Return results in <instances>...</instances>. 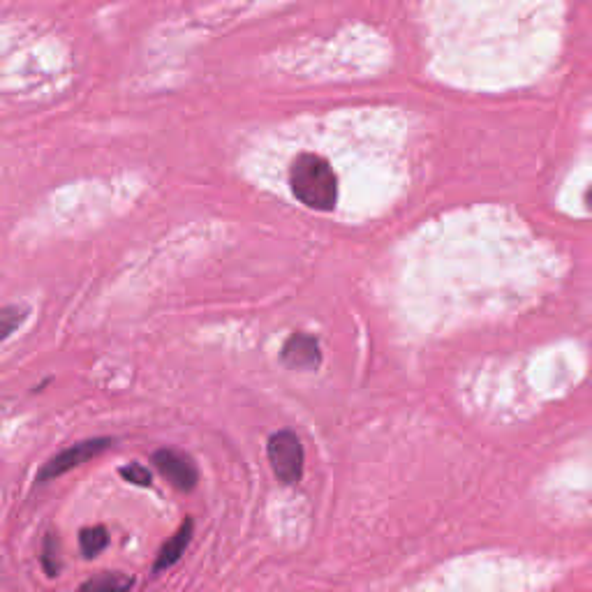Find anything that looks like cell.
I'll return each mask as SVG.
<instances>
[{
    "mask_svg": "<svg viewBox=\"0 0 592 592\" xmlns=\"http://www.w3.org/2000/svg\"><path fill=\"white\" fill-rule=\"evenodd\" d=\"M121 475L128 479L130 484H137V486H151L153 484L151 472H148V468H144V465H139V463H132V465H128V468H123Z\"/></svg>",
    "mask_w": 592,
    "mask_h": 592,
    "instance_id": "11",
    "label": "cell"
},
{
    "mask_svg": "<svg viewBox=\"0 0 592 592\" xmlns=\"http://www.w3.org/2000/svg\"><path fill=\"white\" fill-rule=\"evenodd\" d=\"M107 530L102 528V525H93V528H86L81 530L79 535V546H81V553L86 555V558H95L102 549L107 546Z\"/></svg>",
    "mask_w": 592,
    "mask_h": 592,
    "instance_id": "9",
    "label": "cell"
},
{
    "mask_svg": "<svg viewBox=\"0 0 592 592\" xmlns=\"http://www.w3.org/2000/svg\"><path fill=\"white\" fill-rule=\"evenodd\" d=\"M303 444L292 431H278L269 438V463L285 486L299 484L303 477Z\"/></svg>",
    "mask_w": 592,
    "mask_h": 592,
    "instance_id": "3",
    "label": "cell"
},
{
    "mask_svg": "<svg viewBox=\"0 0 592 592\" xmlns=\"http://www.w3.org/2000/svg\"><path fill=\"white\" fill-rule=\"evenodd\" d=\"M153 463L181 491H192L197 486L199 470L195 461L179 449H160L153 454Z\"/></svg>",
    "mask_w": 592,
    "mask_h": 592,
    "instance_id": "5",
    "label": "cell"
},
{
    "mask_svg": "<svg viewBox=\"0 0 592 592\" xmlns=\"http://www.w3.org/2000/svg\"><path fill=\"white\" fill-rule=\"evenodd\" d=\"M192 532H195V523H192V518H185L181 528L176 530V535L172 539H167V544L160 549L158 560H155V572L172 567L181 560V555L188 549L192 539Z\"/></svg>",
    "mask_w": 592,
    "mask_h": 592,
    "instance_id": "6",
    "label": "cell"
},
{
    "mask_svg": "<svg viewBox=\"0 0 592 592\" xmlns=\"http://www.w3.org/2000/svg\"><path fill=\"white\" fill-rule=\"evenodd\" d=\"M283 359L296 368H315L320 364V350H317V343L313 338L296 336L285 345Z\"/></svg>",
    "mask_w": 592,
    "mask_h": 592,
    "instance_id": "7",
    "label": "cell"
},
{
    "mask_svg": "<svg viewBox=\"0 0 592 592\" xmlns=\"http://www.w3.org/2000/svg\"><path fill=\"white\" fill-rule=\"evenodd\" d=\"M336 139H327L322 123H313V130L301 132L299 139H280L278 174L294 202L320 213H336L343 206L345 185L352 188L354 155L359 142L345 137L340 123H333Z\"/></svg>",
    "mask_w": 592,
    "mask_h": 592,
    "instance_id": "2",
    "label": "cell"
},
{
    "mask_svg": "<svg viewBox=\"0 0 592 592\" xmlns=\"http://www.w3.org/2000/svg\"><path fill=\"white\" fill-rule=\"evenodd\" d=\"M111 444L109 438H98V440H84L79 444H72V447L63 449L61 454H56L54 458H49V463H44V468L37 472V481L44 484V481L49 479H56L65 475V472H70L74 468H79V465H84L86 461H91V458L100 456L102 451H105Z\"/></svg>",
    "mask_w": 592,
    "mask_h": 592,
    "instance_id": "4",
    "label": "cell"
},
{
    "mask_svg": "<svg viewBox=\"0 0 592 592\" xmlns=\"http://www.w3.org/2000/svg\"><path fill=\"white\" fill-rule=\"evenodd\" d=\"M135 586V579L128 574L118 572H102L98 576H91L79 592H128Z\"/></svg>",
    "mask_w": 592,
    "mask_h": 592,
    "instance_id": "8",
    "label": "cell"
},
{
    "mask_svg": "<svg viewBox=\"0 0 592 592\" xmlns=\"http://www.w3.org/2000/svg\"><path fill=\"white\" fill-rule=\"evenodd\" d=\"M435 28L447 54L542 63L551 54L532 44L551 47L560 31V0H447Z\"/></svg>",
    "mask_w": 592,
    "mask_h": 592,
    "instance_id": "1",
    "label": "cell"
},
{
    "mask_svg": "<svg viewBox=\"0 0 592 592\" xmlns=\"http://www.w3.org/2000/svg\"><path fill=\"white\" fill-rule=\"evenodd\" d=\"M42 567L49 576H56L58 572H61V553H58V539L54 535L44 537Z\"/></svg>",
    "mask_w": 592,
    "mask_h": 592,
    "instance_id": "10",
    "label": "cell"
}]
</instances>
